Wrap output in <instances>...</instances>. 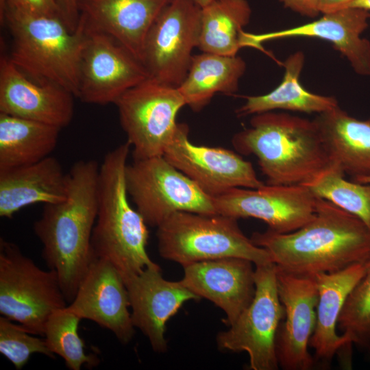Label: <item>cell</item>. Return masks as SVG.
Here are the masks:
<instances>
[{"label": "cell", "mask_w": 370, "mask_h": 370, "mask_svg": "<svg viewBox=\"0 0 370 370\" xmlns=\"http://www.w3.org/2000/svg\"><path fill=\"white\" fill-rule=\"evenodd\" d=\"M60 18L71 31L77 28L79 14L77 0H56Z\"/></svg>", "instance_id": "obj_34"}, {"label": "cell", "mask_w": 370, "mask_h": 370, "mask_svg": "<svg viewBox=\"0 0 370 370\" xmlns=\"http://www.w3.org/2000/svg\"><path fill=\"white\" fill-rule=\"evenodd\" d=\"M86 28L77 97L91 104L114 103L149 75L143 63L114 38Z\"/></svg>", "instance_id": "obj_12"}, {"label": "cell", "mask_w": 370, "mask_h": 370, "mask_svg": "<svg viewBox=\"0 0 370 370\" xmlns=\"http://www.w3.org/2000/svg\"><path fill=\"white\" fill-rule=\"evenodd\" d=\"M286 8L308 17H316L320 12V0H280Z\"/></svg>", "instance_id": "obj_35"}, {"label": "cell", "mask_w": 370, "mask_h": 370, "mask_svg": "<svg viewBox=\"0 0 370 370\" xmlns=\"http://www.w3.org/2000/svg\"><path fill=\"white\" fill-rule=\"evenodd\" d=\"M99 168L93 160L74 163L67 173L65 199L45 204L34 224L42 258L56 271L68 304L95 258L91 237L99 207Z\"/></svg>", "instance_id": "obj_1"}, {"label": "cell", "mask_w": 370, "mask_h": 370, "mask_svg": "<svg viewBox=\"0 0 370 370\" xmlns=\"http://www.w3.org/2000/svg\"><path fill=\"white\" fill-rule=\"evenodd\" d=\"M1 21L11 35L9 58L27 76L60 86L77 97L86 28L71 31L60 16L36 15L0 3Z\"/></svg>", "instance_id": "obj_5"}, {"label": "cell", "mask_w": 370, "mask_h": 370, "mask_svg": "<svg viewBox=\"0 0 370 370\" xmlns=\"http://www.w3.org/2000/svg\"><path fill=\"white\" fill-rule=\"evenodd\" d=\"M370 13L363 9L347 8L323 14L310 23L262 34L244 32V47H258L271 40L310 37L331 42L348 60L358 75H370V42L361 37L367 28Z\"/></svg>", "instance_id": "obj_20"}, {"label": "cell", "mask_w": 370, "mask_h": 370, "mask_svg": "<svg viewBox=\"0 0 370 370\" xmlns=\"http://www.w3.org/2000/svg\"><path fill=\"white\" fill-rule=\"evenodd\" d=\"M349 8H357L370 12V0H355Z\"/></svg>", "instance_id": "obj_37"}, {"label": "cell", "mask_w": 370, "mask_h": 370, "mask_svg": "<svg viewBox=\"0 0 370 370\" xmlns=\"http://www.w3.org/2000/svg\"><path fill=\"white\" fill-rule=\"evenodd\" d=\"M133 325L148 338L156 352H164L166 323L189 300L201 298L182 282L169 281L157 264L148 267L125 283Z\"/></svg>", "instance_id": "obj_17"}, {"label": "cell", "mask_w": 370, "mask_h": 370, "mask_svg": "<svg viewBox=\"0 0 370 370\" xmlns=\"http://www.w3.org/2000/svg\"><path fill=\"white\" fill-rule=\"evenodd\" d=\"M353 181H355L359 183H365V184L369 183L370 184V177L358 178L356 180H353Z\"/></svg>", "instance_id": "obj_39"}, {"label": "cell", "mask_w": 370, "mask_h": 370, "mask_svg": "<svg viewBox=\"0 0 370 370\" xmlns=\"http://www.w3.org/2000/svg\"><path fill=\"white\" fill-rule=\"evenodd\" d=\"M61 129L0 112V171L38 162L56 148Z\"/></svg>", "instance_id": "obj_27"}, {"label": "cell", "mask_w": 370, "mask_h": 370, "mask_svg": "<svg viewBox=\"0 0 370 370\" xmlns=\"http://www.w3.org/2000/svg\"><path fill=\"white\" fill-rule=\"evenodd\" d=\"M215 0H195V1L201 7H205Z\"/></svg>", "instance_id": "obj_38"}, {"label": "cell", "mask_w": 370, "mask_h": 370, "mask_svg": "<svg viewBox=\"0 0 370 370\" xmlns=\"http://www.w3.org/2000/svg\"><path fill=\"white\" fill-rule=\"evenodd\" d=\"M355 0H320L319 10L326 14L349 8Z\"/></svg>", "instance_id": "obj_36"}, {"label": "cell", "mask_w": 370, "mask_h": 370, "mask_svg": "<svg viewBox=\"0 0 370 370\" xmlns=\"http://www.w3.org/2000/svg\"><path fill=\"white\" fill-rule=\"evenodd\" d=\"M254 280L251 303L227 330L217 334V343L222 350L247 352L251 370H277L275 337L284 309L278 292L276 265H256Z\"/></svg>", "instance_id": "obj_10"}, {"label": "cell", "mask_w": 370, "mask_h": 370, "mask_svg": "<svg viewBox=\"0 0 370 370\" xmlns=\"http://www.w3.org/2000/svg\"><path fill=\"white\" fill-rule=\"evenodd\" d=\"M253 243L280 269L314 277L370 260V230L356 216L317 197L314 217L288 233L254 232Z\"/></svg>", "instance_id": "obj_2"}, {"label": "cell", "mask_w": 370, "mask_h": 370, "mask_svg": "<svg viewBox=\"0 0 370 370\" xmlns=\"http://www.w3.org/2000/svg\"><path fill=\"white\" fill-rule=\"evenodd\" d=\"M157 228L160 256L183 267L230 257L248 260L256 266L273 263L269 252L247 238L232 217L180 211Z\"/></svg>", "instance_id": "obj_6"}, {"label": "cell", "mask_w": 370, "mask_h": 370, "mask_svg": "<svg viewBox=\"0 0 370 370\" xmlns=\"http://www.w3.org/2000/svg\"><path fill=\"white\" fill-rule=\"evenodd\" d=\"M252 264L234 257L197 262L184 267L181 281L199 297L208 299L223 310V321L230 326L254 297Z\"/></svg>", "instance_id": "obj_19"}, {"label": "cell", "mask_w": 370, "mask_h": 370, "mask_svg": "<svg viewBox=\"0 0 370 370\" xmlns=\"http://www.w3.org/2000/svg\"><path fill=\"white\" fill-rule=\"evenodd\" d=\"M0 353L17 370L23 368L34 354L55 358L45 338L37 337L19 323L3 316L0 317Z\"/></svg>", "instance_id": "obj_32"}, {"label": "cell", "mask_w": 370, "mask_h": 370, "mask_svg": "<svg viewBox=\"0 0 370 370\" xmlns=\"http://www.w3.org/2000/svg\"><path fill=\"white\" fill-rule=\"evenodd\" d=\"M0 3L32 14L60 16L56 0H0Z\"/></svg>", "instance_id": "obj_33"}, {"label": "cell", "mask_w": 370, "mask_h": 370, "mask_svg": "<svg viewBox=\"0 0 370 370\" xmlns=\"http://www.w3.org/2000/svg\"><path fill=\"white\" fill-rule=\"evenodd\" d=\"M336 163L327 167L304 184L310 192L356 216L370 230V184L349 182Z\"/></svg>", "instance_id": "obj_29"}, {"label": "cell", "mask_w": 370, "mask_h": 370, "mask_svg": "<svg viewBox=\"0 0 370 370\" xmlns=\"http://www.w3.org/2000/svg\"><path fill=\"white\" fill-rule=\"evenodd\" d=\"M304 60L301 51L288 57L284 62V73L281 83L267 94L247 97L245 103L236 110L237 116L254 115L275 110L320 114L338 106L335 97L317 95L302 86L299 77Z\"/></svg>", "instance_id": "obj_26"}, {"label": "cell", "mask_w": 370, "mask_h": 370, "mask_svg": "<svg viewBox=\"0 0 370 370\" xmlns=\"http://www.w3.org/2000/svg\"><path fill=\"white\" fill-rule=\"evenodd\" d=\"M251 8L247 0H215L201 8L198 49L201 52L236 56Z\"/></svg>", "instance_id": "obj_28"}, {"label": "cell", "mask_w": 370, "mask_h": 370, "mask_svg": "<svg viewBox=\"0 0 370 370\" xmlns=\"http://www.w3.org/2000/svg\"><path fill=\"white\" fill-rule=\"evenodd\" d=\"M67 308L81 319L110 330L123 344L135 333L127 290L123 278L108 261L95 258Z\"/></svg>", "instance_id": "obj_16"}, {"label": "cell", "mask_w": 370, "mask_h": 370, "mask_svg": "<svg viewBox=\"0 0 370 370\" xmlns=\"http://www.w3.org/2000/svg\"><path fill=\"white\" fill-rule=\"evenodd\" d=\"M189 128L179 123L163 156L208 195L215 197L235 188H258L264 185L252 164L223 147L193 144Z\"/></svg>", "instance_id": "obj_13"}, {"label": "cell", "mask_w": 370, "mask_h": 370, "mask_svg": "<svg viewBox=\"0 0 370 370\" xmlns=\"http://www.w3.org/2000/svg\"><path fill=\"white\" fill-rule=\"evenodd\" d=\"M58 277L40 268L14 243L0 239V314L44 336L55 311L68 306Z\"/></svg>", "instance_id": "obj_7"}, {"label": "cell", "mask_w": 370, "mask_h": 370, "mask_svg": "<svg viewBox=\"0 0 370 370\" xmlns=\"http://www.w3.org/2000/svg\"><path fill=\"white\" fill-rule=\"evenodd\" d=\"M370 260L352 264L333 273H321L314 276L318 289L317 321L309 346L314 351V358L325 364L331 362L339 352H349L352 344L336 333L338 320L345 301L367 273Z\"/></svg>", "instance_id": "obj_22"}, {"label": "cell", "mask_w": 370, "mask_h": 370, "mask_svg": "<svg viewBox=\"0 0 370 370\" xmlns=\"http://www.w3.org/2000/svg\"><path fill=\"white\" fill-rule=\"evenodd\" d=\"M217 214L264 221L277 233L293 232L314 216L317 197L304 184L235 188L213 197Z\"/></svg>", "instance_id": "obj_14"}, {"label": "cell", "mask_w": 370, "mask_h": 370, "mask_svg": "<svg viewBox=\"0 0 370 370\" xmlns=\"http://www.w3.org/2000/svg\"><path fill=\"white\" fill-rule=\"evenodd\" d=\"M81 319L67 307L53 312L45 327L44 336L49 350L64 360L71 370L83 366L95 367L100 362L94 354H86L84 343L78 333Z\"/></svg>", "instance_id": "obj_30"}, {"label": "cell", "mask_w": 370, "mask_h": 370, "mask_svg": "<svg viewBox=\"0 0 370 370\" xmlns=\"http://www.w3.org/2000/svg\"><path fill=\"white\" fill-rule=\"evenodd\" d=\"M369 352V354H370V352Z\"/></svg>", "instance_id": "obj_40"}, {"label": "cell", "mask_w": 370, "mask_h": 370, "mask_svg": "<svg viewBox=\"0 0 370 370\" xmlns=\"http://www.w3.org/2000/svg\"><path fill=\"white\" fill-rule=\"evenodd\" d=\"M243 155H254L270 185L304 184L330 163L314 120L273 111L256 114L233 136Z\"/></svg>", "instance_id": "obj_3"}, {"label": "cell", "mask_w": 370, "mask_h": 370, "mask_svg": "<svg viewBox=\"0 0 370 370\" xmlns=\"http://www.w3.org/2000/svg\"><path fill=\"white\" fill-rule=\"evenodd\" d=\"M134 160L162 156L178 127L176 117L186 106L177 87L148 77L114 103Z\"/></svg>", "instance_id": "obj_9"}, {"label": "cell", "mask_w": 370, "mask_h": 370, "mask_svg": "<svg viewBox=\"0 0 370 370\" xmlns=\"http://www.w3.org/2000/svg\"><path fill=\"white\" fill-rule=\"evenodd\" d=\"M74 95L51 83L40 84L10 60L0 59V112L62 129L71 121Z\"/></svg>", "instance_id": "obj_18"}, {"label": "cell", "mask_w": 370, "mask_h": 370, "mask_svg": "<svg viewBox=\"0 0 370 370\" xmlns=\"http://www.w3.org/2000/svg\"><path fill=\"white\" fill-rule=\"evenodd\" d=\"M277 287L284 317L275 337L279 367L284 370H309L314 359L308 347L317 321L318 289L314 277L284 271L276 266Z\"/></svg>", "instance_id": "obj_15"}, {"label": "cell", "mask_w": 370, "mask_h": 370, "mask_svg": "<svg viewBox=\"0 0 370 370\" xmlns=\"http://www.w3.org/2000/svg\"><path fill=\"white\" fill-rule=\"evenodd\" d=\"M130 148L127 142L119 145L100 165L99 207L91 237L94 258L110 262L125 283L156 264L147 251V224L129 201L125 169Z\"/></svg>", "instance_id": "obj_4"}, {"label": "cell", "mask_w": 370, "mask_h": 370, "mask_svg": "<svg viewBox=\"0 0 370 370\" xmlns=\"http://www.w3.org/2000/svg\"><path fill=\"white\" fill-rule=\"evenodd\" d=\"M337 325L350 344L370 352V266L348 295Z\"/></svg>", "instance_id": "obj_31"}, {"label": "cell", "mask_w": 370, "mask_h": 370, "mask_svg": "<svg viewBox=\"0 0 370 370\" xmlns=\"http://www.w3.org/2000/svg\"><path fill=\"white\" fill-rule=\"evenodd\" d=\"M68 175L54 157L0 171V216L12 219L34 204L59 203L67 193Z\"/></svg>", "instance_id": "obj_23"}, {"label": "cell", "mask_w": 370, "mask_h": 370, "mask_svg": "<svg viewBox=\"0 0 370 370\" xmlns=\"http://www.w3.org/2000/svg\"><path fill=\"white\" fill-rule=\"evenodd\" d=\"M330 162L353 180L370 177V117L360 120L339 106L314 119Z\"/></svg>", "instance_id": "obj_24"}, {"label": "cell", "mask_w": 370, "mask_h": 370, "mask_svg": "<svg viewBox=\"0 0 370 370\" xmlns=\"http://www.w3.org/2000/svg\"><path fill=\"white\" fill-rule=\"evenodd\" d=\"M246 71V62L238 56L201 52L193 55L188 73L177 87L186 106L194 112L203 110L215 94L237 91Z\"/></svg>", "instance_id": "obj_25"}, {"label": "cell", "mask_w": 370, "mask_h": 370, "mask_svg": "<svg viewBox=\"0 0 370 370\" xmlns=\"http://www.w3.org/2000/svg\"><path fill=\"white\" fill-rule=\"evenodd\" d=\"M125 184L136 210L152 227H158L177 212L217 214L213 197L163 156L127 164Z\"/></svg>", "instance_id": "obj_8"}, {"label": "cell", "mask_w": 370, "mask_h": 370, "mask_svg": "<svg viewBox=\"0 0 370 370\" xmlns=\"http://www.w3.org/2000/svg\"><path fill=\"white\" fill-rule=\"evenodd\" d=\"M171 0H77L87 28L106 34L141 62L147 34Z\"/></svg>", "instance_id": "obj_21"}, {"label": "cell", "mask_w": 370, "mask_h": 370, "mask_svg": "<svg viewBox=\"0 0 370 370\" xmlns=\"http://www.w3.org/2000/svg\"><path fill=\"white\" fill-rule=\"evenodd\" d=\"M201 7L195 0H171L150 28L141 57L149 77L178 87L198 48Z\"/></svg>", "instance_id": "obj_11"}]
</instances>
